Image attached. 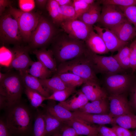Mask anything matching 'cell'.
<instances>
[{
  "label": "cell",
  "mask_w": 136,
  "mask_h": 136,
  "mask_svg": "<svg viewBox=\"0 0 136 136\" xmlns=\"http://www.w3.org/2000/svg\"><path fill=\"white\" fill-rule=\"evenodd\" d=\"M50 45V49L59 64L81 55L88 48L85 42L71 37L62 29L54 37Z\"/></svg>",
  "instance_id": "cell-1"
},
{
  "label": "cell",
  "mask_w": 136,
  "mask_h": 136,
  "mask_svg": "<svg viewBox=\"0 0 136 136\" xmlns=\"http://www.w3.org/2000/svg\"><path fill=\"white\" fill-rule=\"evenodd\" d=\"M5 122L13 136H29L32 133L33 115L28 108L19 103L8 108Z\"/></svg>",
  "instance_id": "cell-2"
},
{
  "label": "cell",
  "mask_w": 136,
  "mask_h": 136,
  "mask_svg": "<svg viewBox=\"0 0 136 136\" xmlns=\"http://www.w3.org/2000/svg\"><path fill=\"white\" fill-rule=\"evenodd\" d=\"M62 30L54 24L50 17L41 14L37 26L31 33L28 46L32 51L46 49Z\"/></svg>",
  "instance_id": "cell-3"
},
{
  "label": "cell",
  "mask_w": 136,
  "mask_h": 136,
  "mask_svg": "<svg viewBox=\"0 0 136 136\" xmlns=\"http://www.w3.org/2000/svg\"><path fill=\"white\" fill-rule=\"evenodd\" d=\"M86 51L79 57L59 64L55 74L71 73L81 77L86 82H92L99 84V80L86 55Z\"/></svg>",
  "instance_id": "cell-4"
},
{
  "label": "cell",
  "mask_w": 136,
  "mask_h": 136,
  "mask_svg": "<svg viewBox=\"0 0 136 136\" xmlns=\"http://www.w3.org/2000/svg\"><path fill=\"white\" fill-rule=\"evenodd\" d=\"M23 87L19 72L7 73L6 77L0 82V95L6 100L7 109L21 101Z\"/></svg>",
  "instance_id": "cell-5"
},
{
  "label": "cell",
  "mask_w": 136,
  "mask_h": 136,
  "mask_svg": "<svg viewBox=\"0 0 136 136\" xmlns=\"http://www.w3.org/2000/svg\"><path fill=\"white\" fill-rule=\"evenodd\" d=\"M0 41L5 46L20 45L23 42L17 22L8 10L0 16Z\"/></svg>",
  "instance_id": "cell-6"
},
{
  "label": "cell",
  "mask_w": 136,
  "mask_h": 136,
  "mask_svg": "<svg viewBox=\"0 0 136 136\" xmlns=\"http://www.w3.org/2000/svg\"><path fill=\"white\" fill-rule=\"evenodd\" d=\"M8 10L17 22L23 42L28 43L32 33L37 26L41 14L24 12L12 6Z\"/></svg>",
  "instance_id": "cell-7"
},
{
  "label": "cell",
  "mask_w": 136,
  "mask_h": 136,
  "mask_svg": "<svg viewBox=\"0 0 136 136\" xmlns=\"http://www.w3.org/2000/svg\"><path fill=\"white\" fill-rule=\"evenodd\" d=\"M95 72L105 75L123 73L125 70L119 65L113 56H101L88 48L86 52Z\"/></svg>",
  "instance_id": "cell-8"
},
{
  "label": "cell",
  "mask_w": 136,
  "mask_h": 136,
  "mask_svg": "<svg viewBox=\"0 0 136 136\" xmlns=\"http://www.w3.org/2000/svg\"><path fill=\"white\" fill-rule=\"evenodd\" d=\"M105 76L104 84L110 95L125 93L130 89L133 82L131 76L125 73Z\"/></svg>",
  "instance_id": "cell-9"
},
{
  "label": "cell",
  "mask_w": 136,
  "mask_h": 136,
  "mask_svg": "<svg viewBox=\"0 0 136 136\" xmlns=\"http://www.w3.org/2000/svg\"><path fill=\"white\" fill-rule=\"evenodd\" d=\"M9 49L12 58L8 68L18 71H27L33 62L29 56V53L31 50L28 46L22 44L15 45Z\"/></svg>",
  "instance_id": "cell-10"
},
{
  "label": "cell",
  "mask_w": 136,
  "mask_h": 136,
  "mask_svg": "<svg viewBox=\"0 0 136 136\" xmlns=\"http://www.w3.org/2000/svg\"><path fill=\"white\" fill-rule=\"evenodd\" d=\"M127 19L119 6L103 5L98 22L104 28L109 29Z\"/></svg>",
  "instance_id": "cell-11"
},
{
  "label": "cell",
  "mask_w": 136,
  "mask_h": 136,
  "mask_svg": "<svg viewBox=\"0 0 136 136\" xmlns=\"http://www.w3.org/2000/svg\"><path fill=\"white\" fill-rule=\"evenodd\" d=\"M60 27L71 37L84 42L94 30L93 26L88 25L77 19L63 21Z\"/></svg>",
  "instance_id": "cell-12"
},
{
  "label": "cell",
  "mask_w": 136,
  "mask_h": 136,
  "mask_svg": "<svg viewBox=\"0 0 136 136\" xmlns=\"http://www.w3.org/2000/svg\"><path fill=\"white\" fill-rule=\"evenodd\" d=\"M109 114L113 118L126 114H132L130 105L125 93L110 95Z\"/></svg>",
  "instance_id": "cell-13"
},
{
  "label": "cell",
  "mask_w": 136,
  "mask_h": 136,
  "mask_svg": "<svg viewBox=\"0 0 136 136\" xmlns=\"http://www.w3.org/2000/svg\"><path fill=\"white\" fill-rule=\"evenodd\" d=\"M95 30L104 41L107 49L112 52L118 51L126 46L128 42L122 41L110 29L102 27L98 25L93 26Z\"/></svg>",
  "instance_id": "cell-14"
},
{
  "label": "cell",
  "mask_w": 136,
  "mask_h": 136,
  "mask_svg": "<svg viewBox=\"0 0 136 136\" xmlns=\"http://www.w3.org/2000/svg\"><path fill=\"white\" fill-rule=\"evenodd\" d=\"M109 29L122 41L128 42L136 36V30L135 27L127 19Z\"/></svg>",
  "instance_id": "cell-15"
},
{
  "label": "cell",
  "mask_w": 136,
  "mask_h": 136,
  "mask_svg": "<svg viewBox=\"0 0 136 136\" xmlns=\"http://www.w3.org/2000/svg\"><path fill=\"white\" fill-rule=\"evenodd\" d=\"M75 117L88 123L100 125L113 124V118L109 114H101L86 113L77 110L73 112Z\"/></svg>",
  "instance_id": "cell-16"
},
{
  "label": "cell",
  "mask_w": 136,
  "mask_h": 136,
  "mask_svg": "<svg viewBox=\"0 0 136 136\" xmlns=\"http://www.w3.org/2000/svg\"><path fill=\"white\" fill-rule=\"evenodd\" d=\"M81 91L91 102L107 98V93L99 84L95 82H87L83 84Z\"/></svg>",
  "instance_id": "cell-17"
},
{
  "label": "cell",
  "mask_w": 136,
  "mask_h": 136,
  "mask_svg": "<svg viewBox=\"0 0 136 136\" xmlns=\"http://www.w3.org/2000/svg\"><path fill=\"white\" fill-rule=\"evenodd\" d=\"M64 123L73 128L78 135L97 136L98 134L97 127L91 126L88 123L75 117Z\"/></svg>",
  "instance_id": "cell-18"
},
{
  "label": "cell",
  "mask_w": 136,
  "mask_h": 136,
  "mask_svg": "<svg viewBox=\"0 0 136 136\" xmlns=\"http://www.w3.org/2000/svg\"><path fill=\"white\" fill-rule=\"evenodd\" d=\"M24 87H26L39 92L47 98L50 94L43 88L39 79L29 74L27 71H18Z\"/></svg>",
  "instance_id": "cell-19"
},
{
  "label": "cell",
  "mask_w": 136,
  "mask_h": 136,
  "mask_svg": "<svg viewBox=\"0 0 136 136\" xmlns=\"http://www.w3.org/2000/svg\"><path fill=\"white\" fill-rule=\"evenodd\" d=\"M89 101L86 96L80 90L76 91L65 101L59 102L58 104L71 112H74L84 106Z\"/></svg>",
  "instance_id": "cell-20"
},
{
  "label": "cell",
  "mask_w": 136,
  "mask_h": 136,
  "mask_svg": "<svg viewBox=\"0 0 136 136\" xmlns=\"http://www.w3.org/2000/svg\"><path fill=\"white\" fill-rule=\"evenodd\" d=\"M100 4L99 0L95 2L77 19L88 25L93 26L98 22L100 18L101 10Z\"/></svg>",
  "instance_id": "cell-21"
},
{
  "label": "cell",
  "mask_w": 136,
  "mask_h": 136,
  "mask_svg": "<svg viewBox=\"0 0 136 136\" xmlns=\"http://www.w3.org/2000/svg\"><path fill=\"white\" fill-rule=\"evenodd\" d=\"M85 42L87 48L96 54H106L109 52L102 38L94 30L92 31Z\"/></svg>",
  "instance_id": "cell-22"
},
{
  "label": "cell",
  "mask_w": 136,
  "mask_h": 136,
  "mask_svg": "<svg viewBox=\"0 0 136 136\" xmlns=\"http://www.w3.org/2000/svg\"><path fill=\"white\" fill-rule=\"evenodd\" d=\"M32 51L36 55L38 61L43 63L53 73L55 74L56 73L57 63L50 50L43 48L35 49Z\"/></svg>",
  "instance_id": "cell-23"
},
{
  "label": "cell",
  "mask_w": 136,
  "mask_h": 136,
  "mask_svg": "<svg viewBox=\"0 0 136 136\" xmlns=\"http://www.w3.org/2000/svg\"><path fill=\"white\" fill-rule=\"evenodd\" d=\"M77 110L90 114H109V106L106 98L88 102Z\"/></svg>",
  "instance_id": "cell-24"
},
{
  "label": "cell",
  "mask_w": 136,
  "mask_h": 136,
  "mask_svg": "<svg viewBox=\"0 0 136 136\" xmlns=\"http://www.w3.org/2000/svg\"><path fill=\"white\" fill-rule=\"evenodd\" d=\"M45 123L44 136H49L61 133L65 123L46 111L42 112Z\"/></svg>",
  "instance_id": "cell-25"
},
{
  "label": "cell",
  "mask_w": 136,
  "mask_h": 136,
  "mask_svg": "<svg viewBox=\"0 0 136 136\" xmlns=\"http://www.w3.org/2000/svg\"><path fill=\"white\" fill-rule=\"evenodd\" d=\"M49 103L46 106V111L59 120L64 123L75 117L73 112L58 104Z\"/></svg>",
  "instance_id": "cell-26"
},
{
  "label": "cell",
  "mask_w": 136,
  "mask_h": 136,
  "mask_svg": "<svg viewBox=\"0 0 136 136\" xmlns=\"http://www.w3.org/2000/svg\"><path fill=\"white\" fill-rule=\"evenodd\" d=\"M39 79L43 88L50 94L64 89L69 87L56 74L51 78Z\"/></svg>",
  "instance_id": "cell-27"
},
{
  "label": "cell",
  "mask_w": 136,
  "mask_h": 136,
  "mask_svg": "<svg viewBox=\"0 0 136 136\" xmlns=\"http://www.w3.org/2000/svg\"><path fill=\"white\" fill-rule=\"evenodd\" d=\"M27 71L30 75L38 79L49 78L53 73L39 61L33 62Z\"/></svg>",
  "instance_id": "cell-28"
},
{
  "label": "cell",
  "mask_w": 136,
  "mask_h": 136,
  "mask_svg": "<svg viewBox=\"0 0 136 136\" xmlns=\"http://www.w3.org/2000/svg\"><path fill=\"white\" fill-rule=\"evenodd\" d=\"M59 6L56 0H48L46 8L53 23L58 27L62 22L59 12Z\"/></svg>",
  "instance_id": "cell-29"
},
{
  "label": "cell",
  "mask_w": 136,
  "mask_h": 136,
  "mask_svg": "<svg viewBox=\"0 0 136 136\" xmlns=\"http://www.w3.org/2000/svg\"><path fill=\"white\" fill-rule=\"evenodd\" d=\"M118 51L117 53L113 56L120 66L125 70L130 68L129 60L130 52V47L126 46Z\"/></svg>",
  "instance_id": "cell-30"
},
{
  "label": "cell",
  "mask_w": 136,
  "mask_h": 136,
  "mask_svg": "<svg viewBox=\"0 0 136 136\" xmlns=\"http://www.w3.org/2000/svg\"><path fill=\"white\" fill-rule=\"evenodd\" d=\"M24 88V92L31 106L35 108L42 106L43 102L46 100V98L36 91Z\"/></svg>",
  "instance_id": "cell-31"
},
{
  "label": "cell",
  "mask_w": 136,
  "mask_h": 136,
  "mask_svg": "<svg viewBox=\"0 0 136 136\" xmlns=\"http://www.w3.org/2000/svg\"><path fill=\"white\" fill-rule=\"evenodd\" d=\"M59 76L68 86L76 87L85 83L86 82L81 77L70 73L55 74Z\"/></svg>",
  "instance_id": "cell-32"
},
{
  "label": "cell",
  "mask_w": 136,
  "mask_h": 136,
  "mask_svg": "<svg viewBox=\"0 0 136 136\" xmlns=\"http://www.w3.org/2000/svg\"><path fill=\"white\" fill-rule=\"evenodd\" d=\"M76 88L69 86L64 89L55 92L46 98V100L56 101L59 102L64 101L76 92Z\"/></svg>",
  "instance_id": "cell-33"
},
{
  "label": "cell",
  "mask_w": 136,
  "mask_h": 136,
  "mask_svg": "<svg viewBox=\"0 0 136 136\" xmlns=\"http://www.w3.org/2000/svg\"><path fill=\"white\" fill-rule=\"evenodd\" d=\"M114 124L128 129L136 128V119L133 115L126 114L113 118Z\"/></svg>",
  "instance_id": "cell-34"
},
{
  "label": "cell",
  "mask_w": 136,
  "mask_h": 136,
  "mask_svg": "<svg viewBox=\"0 0 136 136\" xmlns=\"http://www.w3.org/2000/svg\"><path fill=\"white\" fill-rule=\"evenodd\" d=\"M45 130V123L42 112L38 111L33 125V136H44Z\"/></svg>",
  "instance_id": "cell-35"
},
{
  "label": "cell",
  "mask_w": 136,
  "mask_h": 136,
  "mask_svg": "<svg viewBox=\"0 0 136 136\" xmlns=\"http://www.w3.org/2000/svg\"><path fill=\"white\" fill-rule=\"evenodd\" d=\"M59 11L62 22L75 19L76 13L73 5L60 6Z\"/></svg>",
  "instance_id": "cell-36"
},
{
  "label": "cell",
  "mask_w": 136,
  "mask_h": 136,
  "mask_svg": "<svg viewBox=\"0 0 136 136\" xmlns=\"http://www.w3.org/2000/svg\"><path fill=\"white\" fill-rule=\"evenodd\" d=\"M119 6L127 20L133 25L136 30V6Z\"/></svg>",
  "instance_id": "cell-37"
},
{
  "label": "cell",
  "mask_w": 136,
  "mask_h": 136,
  "mask_svg": "<svg viewBox=\"0 0 136 136\" xmlns=\"http://www.w3.org/2000/svg\"><path fill=\"white\" fill-rule=\"evenodd\" d=\"M73 1L76 13L75 19H77L88 9L90 5L85 3L83 0H74Z\"/></svg>",
  "instance_id": "cell-38"
},
{
  "label": "cell",
  "mask_w": 136,
  "mask_h": 136,
  "mask_svg": "<svg viewBox=\"0 0 136 136\" xmlns=\"http://www.w3.org/2000/svg\"><path fill=\"white\" fill-rule=\"evenodd\" d=\"M99 1L102 5L113 4L123 7L136 6V0H102Z\"/></svg>",
  "instance_id": "cell-39"
},
{
  "label": "cell",
  "mask_w": 136,
  "mask_h": 136,
  "mask_svg": "<svg viewBox=\"0 0 136 136\" xmlns=\"http://www.w3.org/2000/svg\"><path fill=\"white\" fill-rule=\"evenodd\" d=\"M18 2L20 9L24 12H31L35 7L34 0H19Z\"/></svg>",
  "instance_id": "cell-40"
},
{
  "label": "cell",
  "mask_w": 136,
  "mask_h": 136,
  "mask_svg": "<svg viewBox=\"0 0 136 136\" xmlns=\"http://www.w3.org/2000/svg\"><path fill=\"white\" fill-rule=\"evenodd\" d=\"M129 47L130 49L129 57L130 67L133 73L136 69V40L131 43Z\"/></svg>",
  "instance_id": "cell-41"
},
{
  "label": "cell",
  "mask_w": 136,
  "mask_h": 136,
  "mask_svg": "<svg viewBox=\"0 0 136 136\" xmlns=\"http://www.w3.org/2000/svg\"><path fill=\"white\" fill-rule=\"evenodd\" d=\"M97 129L100 136H117L115 131L112 128L100 125L97 127Z\"/></svg>",
  "instance_id": "cell-42"
},
{
  "label": "cell",
  "mask_w": 136,
  "mask_h": 136,
  "mask_svg": "<svg viewBox=\"0 0 136 136\" xmlns=\"http://www.w3.org/2000/svg\"><path fill=\"white\" fill-rule=\"evenodd\" d=\"M129 89L130 100L129 103L136 111V81L133 82Z\"/></svg>",
  "instance_id": "cell-43"
},
{
  "label": "cell",
  "mask_w": 136,
  "mask_h": 136,
  "mask_svg": "<svg viewBox=\"0 0 136 136\" xmlns=\"http://www.w3.org/2000/svg\"><path fill=\"white\" fill-rule=\"evenodd\" d=\"M117 136H133L132 133L128 129L119 125H115L112 128Z\"/></svg>",
  "instance_id": "cell-44"
},
{
  "label": "cell",
  "mask_w": 136,
  "mask_h": 136,
  "mask_svg": "<svg viewBox=\"0 0 136 136\" xmlns=\"http://www.w3.org/2000/svg\"><path fill=\"white\" fill-rule=\"evenodd\" d=\"M61 136H78L74 129L66 124L62 128L61 131Z\"/></svg>",
  "instance_id": "cell-45"
},
{
  "label": "cell",
  "mask_w": 136,
  "mask_h": 136,
  "mask_svg": "<svg viewBox=\"0 0 136 136\" xmlns=\"http://www.w3.org/2000/svg\"><path fill=\"white\" fill-rule=\"evenodd\" d=\"M0 136H13L8 127L5 121L2 119L0 120Z\"/></svg>",
  "instance_id": "cell-46"
},
{
  "label": "cell",
  "mask_w": 136,
  "mask_h": 136,
  "mask_svg": "<svg viewBox=\"0 0 136 136\" xmlns=\"http://www.w3.org/2000/svg\"><path fill=\"white\" fill-rule=\"evenodd\" d=\"M12 2L9 0H0V15L1 16L5 11L6 7L12 6Z\"/></svg>",
  "instance_id": "cell-47"
},
{
  "label": "cell",
  "mask_w": 136,
  "mask_h": 136,
  "mask_svg": "<svg viewBox=\"0 0 136 136\" xmlns=\"http://www.w3.org/2000/svg\"><path fill=\"white\" fill-rule=\"evenodd\" d=\"M36 5L39 9L44 10L46 8L48 0H35Z\"/></svg>",
  "instance_id": "cell-48"
},
{
  "label": "cell",
  "mask_w": 136,
  "mask_h": 136,
  "mask_svg": "<svg viewBox=\"0 0 136 136\" xmlns=\"http://www.w3.org/2000/svg\"><path fill=\"white\" fill-rule=\"evenodd\" d=\"M59 6L73 5V0H56Z\"/></svg>",
  "instance_id": "cell-49"
},
{
  "label": "cell",
  "mask_w": 136,
  "mask_h": 136,
  "mask_svg": "<svg viewBox=\"0 0 136 136\" xmlns=\"http://www.w3.org/2000/svg\"><path fill=\"white\" fill-rule=\"evenodd\" d=\"M7 75V73H3L0 72V82L2 81L6 77Z\"/></svg>",
  "instance_id": "cell-50"
},
{
  "label": "cell",
  "mask_w": 136,
  "mask_h": 136,
  "mask_svg": "<svg viewBox=\"0 0 136 136\" xmlns=\"http://www.w3.org/2000/svg\"><path fill=\"white\" fill-rule=\"evenodd\" d=\"M49 136H61V133H56Z\"/></svg>",
  "instance_id": "cell-51"
},
{
  "label": "cell",
  "mask_w": 136,
  "mask_h": 136,
  "mask_svg": "<svg viewBox=\"0 0 136 136\" xmlns=\"http://www.w3.org/2000/svg\"><path fill=\"white\" fill-rule=\"evenodd\" d=\"M132 133L133 136H136V129H135Z\"/></svg>",
  "instance_id": "cell-52"
},
{
  "label": "cell",
  "mask_w": 136,
  "mask_h": 136,
  "mask_svg": "<svg viewBox=\"0 0 136 136\" xmlns=\"http://www.w3.org/2000/svg\"><path fill=\"white\" fill-rule=\"evenodd\" d=\"M133 116L134 118L136 119V115H133Z\"/></svg>",
  "instance_id": "cell-53"
}]
</instances>
